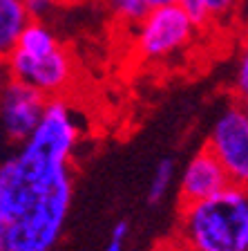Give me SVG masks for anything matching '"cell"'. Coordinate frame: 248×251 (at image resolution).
<instances>
[{
	"label": "cell",
	"instance_id": "cell-1",
	"mask_svg": "<svg viewBox=\"0 0 248 251\" xmlns=\"http://www.w3.org/2000/svg\"><path fill=\"white\" fill-rule=\"evenodd\" d=\"M78 128L68 103L52 99L18 155L0 164V251H52L72 204Z\"/></svg>",
	"mask_w": 248,
	"mask_h": 251
},
{
	"label": "cell",
	"instance_id": "cell-2",
	"mask_svg": "<svg viewBox=\"0 0 248 251\" xmlns=\"http://www.w3.org/2000/svg\"><path fill=\"white\" fill-rule=\"evenodd\" d=\"M170 240L183 251H248V193L230 184L224 191L179 206Z\"/></svg>",
	"mask_w": 248,
	"mask_h": 251
},
{
	"label": "cell",
	"instance_id": "cell-3",
	"mask_svg": "<svg viewBox=\"0 0 248 251\" xmlns=\"http://www.w3.org/2000/svg\"><path fill=\"white\" fill-rule=\"evenodd\" d=\"M192 36V23L179 5L157 7L143 18L136 36V54L145 61L165 58L186 45Z\"/></svg>",
	"mask_w": 248,
	"mask_h": 251
},
{
	"label": "cell",
	"instance_id": "cell-4",
	"mask_svg": "<svg viewBox=\"0 0 248 251\" xmlns=\"http://www.w3.org/2000/svg\"><path fill=\"white\" fill-rule=\"evenodd\" d=\"M224 166L230 184L246 186L248 182V117L242 105L228 108L219 117L206 144Z\"/></svg>",
	"mask_w": 248,
	"mask_h": 251
},
{
	"label": "cell",
	"instance_id": "cell-5",
	"mask_svg": "<svg viewBox=\"0 0 248 251\" xmlns=\"http://www.w3.org/2000/svg\"><path fill=\"white\" fill-rule=\"evenodd\" d=\"M47 103L49 99L41 90L11 78L0 92V124L7 139L14 144H25L41 124Z\"/></svg>",
	"mask_w": 248,
	"mask_h": 251
},
{
	"label": "cell",
	"instance_id": "cell-6",
	"mask_svg": "<svg viewBox=\"0 0 248 251\" xmlns=\"http://www.w3.org/2000/svg\"><path fill=\"white\" fill-rule=\"evenodd\" d=\"M7 63L16 81H23L31 88L41 90L45 97L52 92H61L72 78V58L63 47H56L54 52L41 58L25 56L14 50Z\"/></svg>",
	"mask_w": 248,
	"mask_h": 251
},
{
	"label": "cell",
	"instance_id": "cell-7",
	"mask_svg": "<svg viewBox=\"0 0 248 251\" xmlns=\"http://www.w3.org/2000/svg\"><path fill=\"white\" fill-rule=\"evenodd\" d=\"M226 186H230V179H228L224 166L210 152V148L202 146V151L192 157L183 173L179 186V206H188L199 200H206L224 191Z\"/></svg>",
	"mask_w": 248,
	"mask_h": 251
},
{
	"label": "cell",
	"instance_id": "cell-8",
	"mask_svg": "<svg viewBox=\"0 0 248 251\" xmlns=\"http://www.w3.org/2000/svg\"><path fill=\"white\" fill-rule=\"evenodd\" d=\"M29 23L23 0H0V61H7L23 27Z\"/></svg>",
	"mask_w": 248,
	"mask_h": 251
},
{
	"label": "cell",
	"instance_id": "cell-9",
	"mask_svg": "<svg viewBox=\"0 0 248 251\" xmlns=\"http://www.w3.org/2000/svg\"><path fill=\"white\" fill-rule=\"evenodd\" d=\"M58 47V43L54 41V36L47 31V27H43L41 23H27L23 27L21 36L16 41V52L25 54V56H31V58H41V56H47L49 52H54ZM11 50V52H14Z\"/></svg>",
	"mask_w": 248,
	"mask_h": 251
},
{
	"label": "cell",
	"instance_id": "cell-10",
	"mask_svg": "<svg viewBox=\"0 0 248 251\" xmlns=\"http://www.w3.org/2000/svg\"><path fill=\"white\" fill-rule=\"evenodd\" d=\"M172 177H175V164H172V159H161L155 171V177L150 182V188H148V202L159 204L165 198V193H168Z\"/></svg>",
	"mask_w": 248,
	"mask_h": 251
},
{
	"label": "cell",
	"instance_id": "cell-11",
	"mask_svg": "<svg viewBox=\"0 0 248 251\" xmlns=\"http://www.w3.org/2000/svg\"><path fill=\"white\" fill-rule=\"evenodd\" d=\"M110 2L116 16L125 23H141L148 16V7L143 0H110Z\"/></svg>",
	"mask_w": 248,
	"mask_h": 251
},
{
	"label": "cell",
	"instance_id": "cell-12",
	"mask_svg": "<svg viewBox=\"0 0 248 251\" xmlns=\"http://www.w3.org/2000/svg\"><path fill=\"white\" fill-rule=\"evenodd\" d=\"M179 7L186 11L192 27L202 29V27L208 25V14H206V7H203V0H179Z\"/></svg>",
	"mask_w": 248,
	"mask_h": 251
},
{
	"label": "cell",
	"instance_id": "cell-13",
	"mask_svg": "<svg viewBox=\"0 0 248 251\" xmlns=\"http://www.w3.org/2000/svg\"><path fill=\"white\" fill-rule=\"evenodd\" d=\"M128 235H130V222H125V220L116 222L112 226V233H110V240L105 245V251H123L125 242H128Z\"/></svg>",
	"mask_w": 248,
	"mask_h": 251
},
{
	"label": "cell",
	"instance_id": "cell-14",
	"mask_svg": "<svg viewBox=\"0 0 248 251\" xmlns=\"http://www.w3.org/2000/svg\"><path fill=\"white\" fill-rule=\"evenodd\" d=\"M239 0H203V7H206L208 14V23L215 21V18H224L230 11L237 7Z\"/></svg>",
	"mask_w": 248,
	"mask_h": 251
},
{
	"label": "cell",
	"instance_id": "cell-15",
	"mask_svg": "<svg viewBox=\"0 0 248 251\" xmlns=\"http://www.w3.org/2000/svg\"><path fill=\"white\" fill-rule=\"evenodd\" d=\"M23 5L27 9V16H43L52 5H56V0H23Z\"/></svg>",
	"mask_w": 248,
	"mask_h": 251
},
{
	"label": "cell",
	"instance_id": "cell-16",
	"mask_svg": "<svg viewBox=\"0 0 248 251\" xmlns=\"http://www.w3.org/2000/svg\"><path fill=\"white\" fill-rule=\"evenodd\" d=\"M248 92V56L244 54L242 56V65H239V94Z\"/></svg>",
	"mask_w": 248,
	"mask_h": 251
},
{
	"label": "cell",
	"instance_id": "cell-17",
	"mask_svg": "<svg viewBox=\"0 0 248 251\" xmlns=\"http://www.w3.org/2000/svg\"><path fill=\"white\" fill-rule=\"evenodd\" d=\"M152 251H183V249H181V247H177L175 242H172L170 238H168V240H161Z\"/></svg>",
	"mask_w": 248,
	"mask_h": 251
},
{
	"label": "cell",
	"instance_id": "cell-18",
	"mask_svg": "<svg viewBox=\"0 0 248 251\" xmlns=\"http://www.w3.org/2000/svg\"><path fill=\"white\" fill-rule=\"evenodd\" d=\"M148 9H157V7H165V5H177V0H143Z\"/></svg>",
	"mask_w": 248,
	"mask_h": 251
},
{
	"label": "cell",
	"instance_id": "cell-19",
	"mask_svg": "<svg viewBox=\"0 0 248 251\" xmlns=\"http://www.w3.org/2000/svg\"><path fill=\"white\" fill-rule=\"evenodd\" d=\"M56 2H58V0H56Z\"/></svg>",
	"mask_w": 248,
	"mask_h": 251
}]
</instances>
